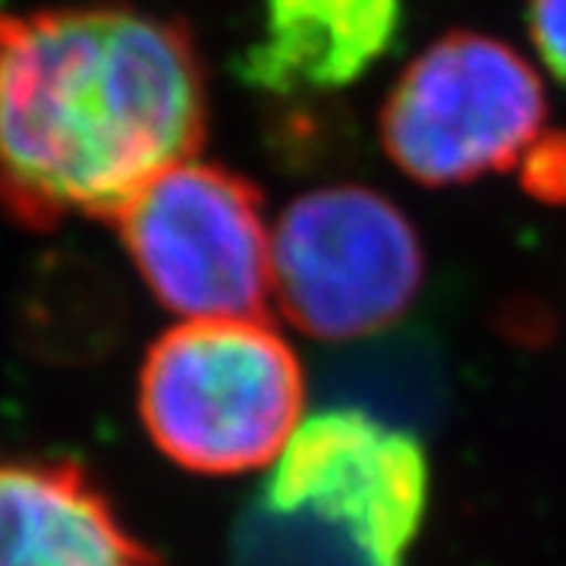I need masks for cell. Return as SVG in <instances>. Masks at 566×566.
<instances>
[{
  "label": "cell",
  "mask_w": 566,
  "mask_h": 566,
  "mask_svg": "<svg viewBox=\"0 0 566 566\" xmlns=\"http://www.w3.org/2000/svg\"><path fill=\"white\" fill-rule=\"evenodd\" d=\"M545 123V80L526 54L494 35L450 32L397 76L378 129L409 180L444 189L506 170Z\"/></svg>",
  "instance_id": "3"
},
{
  "label": "cell",
  "mask_w": 566,
  "mask_h": 566,
  "mask_svg": "<svg viewBox=\"0 0 566 566\" xmlns=\"http://www.w3.org/2000/svg\"><path fill=\"white\" fill-rule=\"evenodd\" d=\"M422 271L416 227L368 186L305 192L271 227V296L322 340H356L397 322Z\"/></svg>",
  "instance_id": "4"
},
{
  "label": "cell",
  "mask_w": 566,
  "mask_h": 566,
  "mask_svg": "<svg viewBox=\"0 0 566 566\" xmlns=\"http://www.w3.org/2000/svg\"><path fill=\"white\" fill-rule=\"evenodd\" d=\"M0 566H155L88 475L0 457Z\"/></svg>",
  "instance_id": "8"
},
{
  "label": "cell",
  "mask_w": 566,
  "mask_h": 566,
  "mask_svg": "<svg viewBox=\"0 0 566 566\" xmlns=\"http://www.w3.org/2000/svg\"><path fill=\"white\" fill-rule=\"evenodd\" d=\"M403 17V0H264L240 80L274 98L353 88L394 51Z\"/></svg>",
  "instance_id": "7"
},
{
  "label": "cell",
  "mask_w": 566,
  "mask_h": 566,
  "mask_svg": "<svg viewBox=\"0 0 566 566\" xmlns=\"http://www.w3.org/2000/svg\"><path fill=\"white\" fill-rule=\"evenodd\" d=\"M526 29L538 63L566 85V0H528Z\"/></svg>",
  "instance_id": "9"
},
{
  "label": "cell",
  "mask_w": 566,
  "mask_h": 566,
  "mask_svg": "<svg viewBox=\"0 0 566 566\" xmlns=\"http://www.w3.org/2000/svg\"><path fill=\"white\" fill-rule=\"evenodd\" d=\"M142 281L186 322L262 318L271 296V223L252 182L182 161L114 218Z\"/></svg>",
  "instance_id": "5"
},
{
  "label": "cell",
  "mask_w": 566,
  "mask_h": 566,
  "mask_svg": "<svg viewBox=\"0 0 566 566\" xmlns=\"http://www.w3.org/2000/svg\"><path fill=\"white\" fill-rule=\"evenodd\" d=\"M293 346L264 318H202L148 349L139 412L167 460L205 475L274 465L303 424Z\"/></svg>",
  "instance_id": "2"
},
{
  "label": "cell",
  "mask_w": 566,
  "mask_h": 566,
  "mask_svg": "<svg viewBox=\"0 0 566 566\" xmlns=\"http://www.w3.org/2000/svg\"><path fill=\"white\" fill-rule=\"evenodd\" d=\"M205 123V66L182 22L120 3L0 13V205L13 221H114L196 158Z\"/></svg>",
  "instance_id": "1"
},
{
  "label": "cell",
  "mask_w": 566,
  "mask_h": 566,
  "mask_svg": "<svg viewBox=\"0 0 566 566\" xmlns=\"http://www.w3.org/2000/svg\"><path fill=\"white\" fill-rule=\"evenodd\" d=\"M428 469L419 444L365 412L300 424L268 479V506L344 532L368 566H400L419 535Z\"/></svg>",
  "instance_id": "6"
}]
</instances>
